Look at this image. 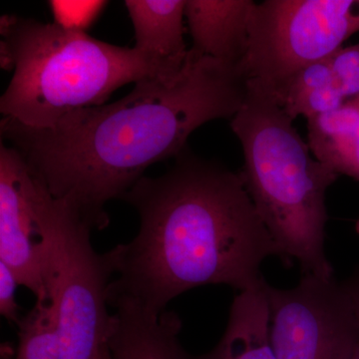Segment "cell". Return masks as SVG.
I'll return each instance as SVG.
<instances>
[{
  "mask_svg": "<svg viewBox=\"0 0 359 359\" xmlns=\"http://www.w3.org/2000/svg\"><path fill=\"white\" fill-rule=\"evenodd\" d=\"M268 282L264 278L236 295L221 339L211 351L188 353L179 347L177 359H278L271 339Z\"/></svg>",
  "mask_w": 359,
  "mask_h": 359,
  "instance_id": "cell-9",
  "label": "cell"
},
{
  "mask_svg": "<svg viewBox=\"0 0 359 359\" xmlns=\"http://www.w3.org/2000/svg\"><path fill=\"white\" fill-rule=\"evenodd\" d=\"M44 218L46 292L18 323L14 359H96L112 330L108 306L114 268L109 252L94 249V226L69 201L49 193Z\"/></svg>",
  "mask_w": 359,
  "mask_h": 359,
  "instance_id": "cell-5",
  "label": "cell"
},
{
  "mask_svg": "<svg viewBox=\"0 0 359 359\" xmlns=\"http://www.w3.org/2000/svg\"><path fill=\"white\" fill-rule=\"evenodd\" d=\"M122 200L139 231L109 255V306L128 302L160 316L180 294L209 285L242 292L280 252L259 218L241 173L186 148L162 176L143 177Z\"/></svg>",
  "mask_w": 359,
  "mask_h": 359,
  "instance_id": "cell-2",
  "label": "cell"
},
{
  "mask_svg": "<svg viewBox=\"0 0 359 359\" xmlns=\"http://www.w3.org/2000/svg\"><path fill=\"white\" fill-rule=\"evenodd\" d=\"M54 25L71 32L86 33L99 18L107 1L52 0L49 1Z\"/></svg>",
  "mask_w": 359,
  "mask_h": 359,
  "instance_id": "cell-15",
  "label": "cell"
},
{
  "mask_svg": "<svg viewBox=\"0 0 359 359\" xmlns=\"http://www.w3.org/2000/svg\"><path fill=\"white\" fill-rule=\"evenodd\" d=\"M355 231L359 235V219L355 222Z\"/></svg>",
  "mask_w": 359,
  "mask_h": 359,
  "instance_id": "cell-21",
  "label": "cell"
},
{
  "mask_svg": "<svg viewBox=\"0 0 359 359\" xmlns=\"http://www.w3.org/2000/svg\"><path fill=\"white\" fill-rule=\"evenodd\" d=\"M48 188L22 156L0 145V262L18 283L44 299L49 241L44 219Z\"/></svg>",
  "mask_w": 359,
  "mask_h": 359,
  "instance_id": "cell-8",
  "label": "cell"
},
{
  "mask_svg": "<svg viewBox=\"0 0 359 359\" xmlns=\"http://www.w3.org/2000/svg\"><path fill=\"white\" fill-rule=\"evenodd\" d=\"M344 283L359 323V273Z\"/></svg>",
  "mask_w": 359,
  "mask_h": 359,
  "instance_id": "cell-18",
  "label": "cell"
},
{
  "mask_svg": "<svg viewBox=\"0 0 359 359\" xmlns=\"http://www.w3.org/2000/svg\"><path fill=\"white\" fill-rule=\"evenodd\" d=\"M359 32V0L254 1L247 50L238 68L247 82L275 88L327 59Z\"/></svg>",
  "mask_w": 359,
  "mask_h": 359,
  "instance_id": "cell-6",
  "label": "cell"
},
{
  "mask_svg": "<svg viewBox=\"0 0 359 359\" xmlns=\"http://www.w3.org/2000/svg\"><path fill=\"white\" fill-rule=\"evenodd\" d=\"M231 128L244 153L241 176L282 261L297 262L302 276L334 278L325 252L327 192L339 175L314 158L264 85L247 82Z\"/></svg>",
  "mask_w": 359,
  "mask_h": 359,
  "instance_id": "cell-4",
  "label": "cell"
},
{
  "mask_svg": "<svg viewBox=\"0 0 359 359\" xmlns=\"http://www.w3.org/2000/svg\"><path fill=\"white\" fill-rule=\"evenodd\" d=\"M108 346L113 359H177L182 320L173 311L154 316L130 302L113 304Z\"/></svg>",
  "mask_w": 359,
  "mask_h": 359,
  "instance_id": "cell-11",
  "label": "cell"
},
{
  "mask_svg": "<svg viewBox=\"0 0 359 359\" xmlns=\"http://www.w3.org/2000/svg\"><path fill=\"white\" fill-rule=\"evenodd\" d=\"M245 94L238 66L191 48L178 72L144 78L116 102L72 111L50 128L4 117L0 131L54 197L100 230L109 223L106 203L122 199L151 165L183 152L202 125L231 119Z\"/></svg>",
  "mask_w": 359,
  "mask_h": 359,
  "instance_id": "cell-1",
  "label": "cell"
},
{
  "mask_svg": "<svg viewBox=\"0 0 359 359\" xmlns=\"http://www.w3.org/2000/svg\"><path fill=\"white\" fill-rule=\"evenodd\" d=\"M278 359H351L359 323L344 283L304 275L292 289L266 285Z\"/></svg>",
  "mask_w": 359,
  "mask_h": 359,
  "instance_id": "cell-7",
  "label": "cell"
},
{
  "mask_svg": "<svg viewBox=\"0 0 359 359\" xmlns=\"http://www.w3.org/2000/svg\"><path fill=\"white\" fill-rule=\"evenodd\" d=\"M96 359H113L108 344H106V346H104L102 348H101V351L97 354Z\"/></svg>",
  "mask_w": 359,
  "mask_h": 359,
  "instance_id": "cell-19",
  "label": "cell"
},
{
  "mask_svg": "<svg viewBox=\"0 0 359 359\" xmlns=\"http://www.w3.org/2000/svg\"><path fill=\"white\" fill-rule=\"evenodd\" d=\"M351 359H359V344H358V346H356V348L354 349V353Z\"/></svg>",
  "mask_w": 359,
  "mask_h": 359,
  "instance_id": "cell-20",
  "label": "cell"
},
{
  "mask_svg": "<svg viewBox=\"0 0 359 359\" xmlns=\"http://www.w3.org/2000/svg\"><path fill=\"white\" fill-rule=\"evenodd\" d=\"M20 285L13 271L0 262V313L11 323L18 325L20 306L16 302V287Z\"/></svg>",
  "mask_w": 359,
  "mask_h": 359,
  "instance_id": "cell-17",
  "label": "cell"
},
{
  "mask_svg": "<svg viewBox=\"0 0 359 359\" xmlns=\"http://www.w3.org/2000/svg\"><path fill=\"white\" fill-rule=\"evenodd\" d=\"M0 34L1 67L13 70L0 112L32 128H50L67 113L103 105L124 85L174 74L187 59L160 60L15 15L2 16Z\"/></svg>",
  "mask_w": 359,
  "mask_h": 359,
  "instance_id": "cell-3",
  "label": "cell"
},
{
  "mask_svg": "<svg viewBox=\"0 0 359 359\" xmlns=\"http://www.w3.org/2000/svg\"><path fill=\"white\" fill-rule=\"evenodd\" d=\"M125 6L134 27V48L160 60L185 61L186 0H126Z\"/></svg>",
  "mask_w": 359,
  "mask_h": 359,
  "instance_id": "cell-12",
  "label": "cell"
},
{
  "mask_svg": "<svg viewBox=\"0 0 359 359\" xmlns=\"http://www.w3.org/2000/svg\"><path fill=\"white\" fill-rule=\"evenodd\" d=\"M252 0H186L193 50L238 66L249 39Z\"/></svg>",
  "mask_w": 359,
  "mask_h": 359,
  "instance_id": "cell-10",
  "label": "cell"
},
{
  "mask_svg": "<svg viewBox=\"0 0 359 359\" xmlns=\"http://www.w3.org/2000/svg\"><path fill=\"white\" fill-rule=\"evenodd\" d=\"M335 81L346 100L359 96V42L327 57Z\"/></svg>",
  "mask_w": 359,
  "mask_h": 359,
  "instance_id": "cell-16",
  "label": "cell"
},
{
  "mask_svg": "<svg viewBox=\"0 0 359 359\" xmlns=\"http://www.w3.org/2000/svg\"><path fill=\"white\" fill-rule=\"evenodd\" d=\"M308 143L316 160L359 182V96L309 119Z\"/></svg>",
  "mask_w": 359,
  "mask_h": 359,
  "instance_id": "cell-13",
  "label": "cell"
},
{
  "mask_svg": "<svg viewBox=\"0 0 359 359\" xmlns=\"http://www.w3.org/2000/svg\"><path fill=\"white\" fill-rule=\"evenodd\" d=\"M269 88V87H266ZM292 119L306 120L339 109L346 102L327 58L311 63L275 88H269Z\"/></svg>",
  "mask_w": 359,
  "mask_h": 359,
  "instance_id": "cell-14",
  "label": "cell"
}]
</instances>
